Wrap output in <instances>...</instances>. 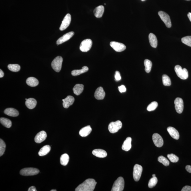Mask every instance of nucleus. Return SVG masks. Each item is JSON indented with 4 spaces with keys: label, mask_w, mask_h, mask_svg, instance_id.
I'll return each instance as SVG.
<instances>
[{
    "label": "nucleus",
    "mask_w": 191,
    "mask_h": 191,
    "mask_svg": "<svg viewBox=\"0 0 191 191\" xmlns=\"http://www.w3.org/2000/svg\"><path fill=\"white\" fill-rule=\"evenodd\" d=\"M97 182L93 179H88L79 185L75 191H93L94 190Z\"/></svg>",
    "instance_id": "nucleus-1"
},
{
    "label": "nucleus",
    "mask_w": 191,
    "mask_h": 191,
    "mask_svg": "<svg viewBox=\"0 0 191 191\" xmlns=\"http://www.w3.org/2000/svg\"><path fill=\"white\" fill-rule=\"evenodd\" d=\"M176 73L178 77L183 80L186 79L188 77V73L186 68L182 69L180 65H176L174 67Z\"/></svg>",
    "instance_id": "nucleus-2"
},
{
    "label": "nucleus",
    "mask_w": 191,
    "mask_h": 191,
    "mask_svg": "<svg viewBox=\"0 0 191 191\" xmlns=\"http://www.w3.org/2000/svg\"><path fill=\"white\" fill-rule=\"evenodd\" d=\"M124 180L122 177H119L115 181L112 191H122L124 188Z\"/></svg>",
    "instance_id": "nucleus-3"
},
{
    "label": "nucleus",
    "mask_w": 191,
    "mask_h": 191,
    "mask_svg": "<svg viewBox=\"0 0 191 191\" xmlns=\"http://www.w3.org/2000/svg\"><path fill=\"white\" fill-rule=\"evenodd\" d=\"M63 60V59L62 57L58 56L52 61V67L56 72H59L61 69Z\"/></svg>",
    "instance_id": "nucleus-4"
},
{
    "label": "nucleus",
    "mask_w": 191,
    "mask_h": 191,
    "mask_svg": "<svg viewBox=\"0 0 191 191\" xmlns=\"http://www.w3.org/2000/svg\"><path fill=\"white\" fill-rule=\"evenodd\" d=\"M122 127V123L120 121L118 120L116 122H112L109 125V131L111 133H115L121 129Z\"/></svg>",
    "instance_id": "nucleus-5"
},
{
    "label": "nucleus",
    "mask_w": 191,
    "mask_h": 191,
    "mask_svg": "<svg viewBox=\"0 0 191 191\" xmlns=\"http://www.w3.org/2000/svg\"><path fill=\"white\" fill-rule=\"evenodd\" d=\"M39 172V170L33 168H26L22 169L20 171L21 175L24 176L37 175Z\"/></svg>",
    "instance_id": "nucleus-6"
},
{
    "label": "nucleus",
    "mask_w": 191,
    "mask_h": 191,
    "mask_svg": "<svg viewBox=\"0 0 191 191\" xmlns=\"http://www.w3.org/2000/svg\"><path fill=\"white\" fill-rule=\"evenodd\" d=\"M158 15L160 17L161 20L163 21L166 26L168 28H171L172 24L170 16L168 14L163 11H159Z\"/></svg>",
    "instance_id": "nucleus-7"
},
{
    "label": "nucleus",
    "mask_w": 191,
    "mask_h": 191,
    "mask_svg": "<svg viewBox=\"0 0 191 191\" xmlns=\"http://www.w3.org/2000/svg\"><path fill=\"white\" fill-rule=\"evenodd\" d=\"M143 171V168L141 165L136 164L134 168L133 177L135 181H138L141 178Z\"/></svg>",
    "instance_id": "nucleus-8"
},
{
    "label": "nucleus",
    "mask_w": 191,
    "mask_h": 191,
    "mask_svg": "<svg viewBox=\"0 0 191 191\" xmlns=\"http://www.w3.org/2000/svg\"><path fill=\"white\" fill-rule=\"evenodd\" d=\"M92 45V41L90 39H86L82 41L80 46L81 51L86 52L90 50Z\"/></svg>",
    "instance_id": "nucleus-9"
},
{
    "label": "nucleus",
    "mask_w": 191,
    "mask_h": 191,
    "mask_svg": "<svg viewBox=\"0 0 191 191\" xmlns=\"http://www.w3.org/2000/svg\"><path fill=\"white\" fill-rule=\"evenodd\" d=\"M110 46L116 52H122L126 49V46L123 43L116 41H112L110 43Z\"/></svg>",
    "instance_id": "nucleus-10"
},
{
    "label": "nucleus",
    "mask_w": 191,
    "mask_h": 191,
    "mask_svg": "<svg viewBox=\"0 0 191 191\" xmlns=\"http://www.w3.org/2000/svg\"><path fill=\"white\" fill-rule=\"evenodd\" d=\"M174 104L176 111L179 114H181L184 109V103L181 98H177L174 100Z\"/></svg>",
    "instance_id": "nucleus-11"
},
{
    "label": "nucleus",
    "mask_w": 191,
    "mask_h": 191,
    "mask_svg": "<svg viewBox=\"0 0 191 191\" xmlns=\"http://www.w3.org/2000/svg\"><path fill=\"white\" fill-rule=\"evenodd\" d=\"M71 21V16L69 14H67L64 18L61 25L59 30L63 31L66 29L70 25Z\"/></svg>",
    "instance_id": "nucleus-12"
},
{
    "label": "nucleus",
    "mask_w": 191,
    "mask_h": 191,
    "mask_svg": "<svg viewBox=\"0 0 191 191\" xmlns=\"http://www.w3.org/2000/svg\"><path fill=\"white\" fill-rule=\"evenodd\" d=\"M152 138L153 142L156 147H161L163 146L164 144L163 138L159 134L157 133L154 134Z\"/></svg>",
    "instance_id": "nucleus-13"
},
{
    "label": "nucleus",
    "mask_w": 191,
    "mask_h": 191,
    "mask_svg": "<svg viewBox=\"0 0 191 191\" xmlns=\"http://www.w3.org/2000/svg\"><path fill=\"white\" fill-rule=\"evenodd\" d=\"M74 33L73 32H71L68 33L64 35L62 37L58 39L56 41V44L57 45L62 44L63 43L68 41L74 35Z\"/></svg>",
    "instance_id": "nucleus-14"
},
{
    "label": "nucleus",
    "mask_w": 191,
    "mask_h": 191,
    "mask_svg": "<svg viewBox=\"0 0 191 191\" xmlns=\"http://www.w3.org/2000/svg\"><path fill=\"white\" fill-rule=\"evenodd\" d=\"M47 137V134L45 131H42L39 132L36 136L34 140L37 143H40L45 140Z\"/></svg>",
    "instance_id": "nucleus-15"
},
{
    "label": "nucleus",
    "mask_w": 191,
    "mask_h": 191,
    "mask_svg": "<svg viewBox=\"0 0 191 191\" xmlns=\"http://www.w3.org/2000/svg\"><path fill=\"white\" fill-rule=\"evenodd\" d=\"M74 98L73 97L71 96H68L67 98L65 99H63V106L64 108H68L70 106L72 105L74 102Z\"/></svg>",
    "instance_id": "nucleus-16"
},
{
    "label": "nucleus",
    "mask_w": 191,
    "mask_h": 191,
    "mask_svg": "<svg viewBox=\"0 0 191 191\" xmlns=\"http://www.w3.org/2000/svg\"><path fill=\"white\" fill-rule=\"evenodd\" d=\"M95 97L98 100H102L104 99L105 96V92L102 87H98L95 91Z\"/></svg>",
    "instance_id": "nucleus-17"
},
{
    "label": "nucleus",
    "mask_w": 191,
    "mask_h": 191,
    "mask_svg": "<svg viewBox=\"0 0 191 191\" xmlns=\"http://www.w3.org/2000/svg\"><path fill=\"white\" fill-rule=\"evenodd\" d=\"M167 131L170 135L173 138L176 140L179 139L180 138V134H179L178 131L175 128L172 127H168L167 128Z\"/></svg>",
    "instance_id": "nucleus-18"
},
{
    "label": "nucleus",
    "mask_w": 191,
    "mask_h": 191,
    "mask_svg": "<svg viewBox=\"0 0 191 191\" xmlns=\"http://www.w3.org/2000/svg\"><path fill=\"white\" fill-rule=\"evenodd\" d=\"M92 153L94 156L100 158H105L106 157L107 155L106 152L101 149L94 150Z\"/></svg>",
    "instance_id": "nucleus-19"
},
{
    "label": "nucleus",
    "mask_w": 191,
    "mask_h": 191,
    "mask_svg": "<svg viewBox=\"0 0 191 191\" xmlns=\"http://www.w3.org/2000/svg\"><path fill=\"white\" fill-rule=\"evenodd\" d=\"M131 141L132 138L130 137L127 138L123 143L122 146V149L125 151H128L130 150L131 148Z\"/></svg>",
    "instance_id": "nucleus-20"
},
{
    "label": "nucleus",
    "mask_w": 191,
    "mask_h": 191,
    "mask_svg": "<svg viewBox=\"0 0 191 191\" xmlns=\"http://www.w3.org/2000/svg\"><path fill=\"white\" fill-rule=\"evenodd\" d=\"M104 7L102 5H100L96 7L93 11L95 17L98 18L102 17L104 12Z\"/></svg>",
    "instance_id": "nucleus-21"
},
{
    "label": "nucleus",
    "mask_w": 191,
    "mask_h": 191,
    "mask_svg": "<svg viewBox=\"0 0 191 191\" xmlns=\"http://www.w3.org/2000/svg\"><path fill=\"white\" fill-rule=\"evenodd\" d=\"M92 130V129L91 126L89 125V126L85 127L80 130L79 134L80 136L81 137H86L90 134Z\"/></svg>",
    "instance_id": "nucleus-22"
},
{
    "label": "nucleus",
    "mask_w": 191,
    "mask_h": 191,
    "mask_svg": "<svg viewBox=\"0 0 191 191\" xmlns=\"http://www.w3.org/2000/svg\"><path fill=\"white\" fill-rule=\"evenodd\" d=\"M5 114L12 117H16L19 115V112L17 110L13 108H7L4 110Z\"/></svg>",
    "instance_id": "nucleus-23"
},
{
    "label": "nucleus",
    "mask_w": 191,
    "mask_h": 191,
    "mask_svg": "<svg viewBox=\"0 0 191 191\" xmlns=\"http://www.w3.org/2000/svg\"><path fill=\"white\" fill-rule=\"evenodd\" d=\"M37 101L33 98L27 99L25 102L26 107L29 109L32 110L37 105Z\"/></svg>",
    "instance_id": "nucleus-24"
},
{
    "label": "nucleus",
    "mask_w": 191,
    "mask_h": 191,
    "mask_svg": "<svg viewBox=\"0 0 191 191\" xmlns=\"http://www.w3.org/2000/svg\"><path fill=\"white\" fill-rule=\"evenodd\" d=\"M149 41L151 46L154 48H156L158 45V40L156 35L150 33L149 35Z\"/></svg>",
    "instance_id": "nucleus-25"
},
{
    "label": "nucleus",
    "mask_w": 191,
    "mask_h": 191,
    "mask_svg": "<svg viewBox=\"0 0 191 191\" xmlns=\"http://www.w3.org/2000/svg\"><path fill=\"white\" fill-rule=\"evenodd\" d=\"M26 83L28 85L31 87H35L38 85L39 81L35 77H28L27 79Z\"/></svg>",
    "instance_id": "nucleus-26"
},
{
    "label": "nucleus",
    "mask_w": 191,
    "mask_h": 191,
    "mask_svg": "<svg viewBox=\"0 0 191 191\" xmlns=\"http://www.w3.org/2000/svg\"><path fill=\"white\" fill-rule=\"evenodd\" d=\"M83 89H84V86L81 84H77L74 86L73 88V91L74 94L78 96L83 92Z\"/></svg>",
    "instance_id": "nucleus-27"
},
{
    "label": "nucleus",
    "mask_w": 191,
    "mask_h": 191,
    "mask_svg": "<svg viewBox=\"0 0 191 191\" xmlns=\"http://www.w3.org/2000/svg\"><path fill=\"white\" fill-rule=\"evenodd\" d=\"M89 70V68L87 66H83L82 69L74 70L71 71V75L74 76L80 75V74L87 72Z\"/></svg>",
    "instance_id": "nucleus-28"
},
{
    "label": "nucleus",
    "mask_w": 191,
    "mask_h": 191,
    "mask_svg": "<svg viewBox=\"0 0 191 191\" xmlns=\"http://www.w3.org/2000/svg\"><path fill=\"white\" fill-rule=\"evenodd\" d=\"M51 150L50 146L49 145H46L42 148L38 153L40 156H44L50 152Z\"/></svg>",
    "instance_id": "nucleus-29"
},
{
    "label": "nucleus",
    "mask_w": 191,
    "mask_h": 191,
    "mask_svg": "<svg viewBox=\"0 0 191 191\" xmlns=\"http://www.w3.org/2000/svg\"><path fill=\"white\" fill-rule=\"evenodd\" d=\"M0 122L4 126L7 128H9L12 126V122L9 119L4 118H1Z\"/></svg>",
    "instance_id": "nucleus-30"
},
{
    "label": "nucleus",
    "mask_w": 191,
    "mask_h": 191,
    "mask_svg": "<svg viewBox=\"0 0 191 191\" xmlns=\"http://www.w3.org/2000/svg\"><path fill=\"white\" fill-rule=\"evenodd\" d=\"M69 157L67 154H64L61 156L60 158V163L62 165L66 166L67 165L69 161Z\"/></svg>",
    "instance_id": "nucleus-31"
},
{
    "label": "nucleus",
    "mask_w": 191,
    "mask_h": 191,
    "mask_svg": "<svg viewBox=\"0 0 191 191\" xmlns=\"http://www.w3.org/2000/svg\"><path fill=\"white\" fill-rule=\"evenodd\" d=\"M144 66L145 67V70L146 72L149 73L150 72L152 66L151 61L148 59H146L144 61Z\"/></svg>",
    "instance_id": "nucleus-32"
},
{
    "label": "nucleus",
    "mask_w": 191,
    "mask_h": 191,
    "mask_svg": "<svg viewBox=\"0 0 191 191\" xmlns=\"http://www.w3.org/2000/svg\"><path fill=\"white\" fill-rule=\"evenodd\" d=\"M8 69L13 72H17L20 71L21 67L18 64H9L7 66Z\"/></svg>",
    "instance_id": "nucleus-33"
},
{
    "label": "nucleus",
    "mask_w": 191,
    "mask_h": 191,
    "mask_svg": "<svg viewBox=\"0 0 191 191\" xmlns=\"http://www.w3.org/2000/svg\"><path fill=\"white\" fill-rule=\"evenodd\" d=\"M162 83L164 86H169L171 84L170 78L168 75L164 74L162 76Z\"/></svg>",
    "instance_id": "nucleus-34"
},
{
    "label": "nucleus",
    "mask_w": 191,
    "mask_h": 191,
    "mask_svg": "<svg viewBox=\"0 0 191 191\" xmlns=\"http://www.w3.org/2000/svg\"><path fill=\"white\" fill-rule=\"evenodd\" d=\"M158 161L160 163L163 164V165L166 166H168L169 165V161L163 156H159L158 158Z\"/></svg>",
    "instance_id": "nucleus-35"
},
{
    "label": "nucleus",
    "mask_w": 191,
    "mask_h": 191,
    "mask_svg": "<svg viewBox=\"0 0 191 191\" xmlns=\"http://www.w3.org/2000/svg\"><path fill=\"white\" fill-rule=\"evenodd\" d=\"M158 183V179L156 177H153L150 179L148 183V187L150 188L154 187Z\"/></svg>",
    "instance_id": "nucleus-36"
},
{
    "label": "nucleus",
    "mask_w": 191,
    "mask_h": 191,
    "mask_svg": "<svg viewBox=\"0 0 191 191\" xmlns=\"http://www.w3.org/2000/svg\"><path fill=\"white\" fill-rule=\"evenodd\" d=\"M182 42L189 47H191V36H188L182 38Z\"/></svg>",
    "instance_id": "nucleus-37"
},
{
    "label": "nucleus",
    "mask_w": 191,
    "mask_h": 191,
    "mask_svg": "<svg viewBox=\"0 0 191 191\" xmlns=\"http://www.w3.org/2000/svg\"><path fill=\"white\" fill-rule=\"evenodd\" d=\"M158 106V103L156 101H154L149 104L147 107V110L149 112L153 111L156 109Z\"/></svg>",
    "instance_id": "nucleus-38"
},
{
    "label": "nucleus",
    "mask_w": 191,
    "mask_h": 191,
    "mask_svg": "<svg viewBox=\"0 0 191 191\" xmlns=\"http://www.w3.org/2000/svg\"><path fill=\"white\" fill-rule=\"evenodd\" d=\"M6 148V144L1 139H0V156L4 154Z\"/></svg>",
    "instance_id": "nucleus-39"
},
{
    "label": "nucleus",
    "mask_w": 191,
    "mask_h": 191,
    "mask_svg": "<svg viewBox=\"0 0 191 191\" xmlns=\"http://www.w3.org/2000/svg\"><path fill=\"white\" fill-rule=\"evenodd\" d=\"M167 156L171 162L174 163V162H177L179 160V158L176 155L173 154H168Z\"/></svg>",
    "instance_id": "nucleus-40"
},
{
    "label": "nucleus",
    "mask_w": 191,
    "mask_h": 191,
    "mask_svg": "<svg viewBox=\"0 0 191 191\" xmlns=\"http://www.w3.org/2000/svg\"><path fill=\"white\" fill-rule=\"evenodd\" d=\"M115 78L116 81H119L121 80V77L120 72L119 71H116L115 72Z\"/></svg>",
    "instance_id": "nucleus-41"
},
{
    "label": "nucleus",
    "mask_w": 191,
    "mask_h": 191,
    "mask_svg": "<svg viewBox=\"0 0 191 191\" xmlns=\"http://www.w3.org/2000/svg\"><path fill=\"white\" fill-rule=\"evenodd\" d=\"M118 89L119 91H120L121 93H123V92H125L126 91V87L124 85H122L120 86H119Z\"/></svg>",
    "instance_id": "nucleus-42"
},
{
    "label": "nucleus",
    "mask_w": 191,
    "mask_h": 191,
    "mask_svg": "<svg viewBox=\"0 0 191 191\" xmlns=\"http://www.w3.org/2000/svg\"><path fill=\"white\" fill-rule=\"evenodd\" d=\"M182 191H191V186H186L183 187L182 189Z\"/></svg>",
    "instance_id": "nucleus-43"
},
{
    "label": "nucleus",
    "mask_w": 191,
    "mask_h": 191,
    "mask_svg": "<svg viewBox=\"0 0 191 191\" xmlns=\"http://www.w3.org/2000/svg\"><path fill=\"white\" fill-rule=\"evenodd\" d=\"M186 169L188 172L191 173V166L189 165L186 166Z\"/></svg>",
    "instance_id": "nucleus-44"
},
{
    "label": "nucleus",
    "mask_w": 191,
    "mask_h": 191,
    "mask_svg": "<svg viewBox=\"0 0 191 191\" xmlns=\"http://www.w3.org/2000/svg\"><path fill=\"white\" fill-rule=\"evenodd\" d=\"M28 191H37L36 189L35 186H32L30 187L28 189Z\"/></svg>",
    "instance_id": "nucleus-45"
},
{
    "label": "nucleus",
    "mask_w": 191,
    "mask_h": 191,
    "mask_svg": "<svg viewBox=\"0 0 191 191\" xmlns=\"http://www.w3.org/2000/svg\"><path fill=\"white\" fill-rule=\"evenodd\" d=\"M4 73L2 70L0 69V77H4Z\"/></svg>",
    "instance_id": "nucleus-46"
},
{
    "label": "nucleus",
    "mask_w": 191,
    "mask_h": 191,
    "mask_svg": "<svg viewBox=\"0 0 191 191\" xmlns=\"http://www.w3.org/2000/svg\"><path fill=\"white\" fill-rule=\"evenodd\" d=\"M188 17L191 22V13H189L188 14Z\"/></svg>",
    "instance_id": "nucleus-47"
},
{
    "label": "nucleus",
    "mask_w": 191,
    "mask_h": 191,
    "mask_svg": "<svg viewBox=\"0 0 191 191\" xmlns=\"http://www.w3.org/2000/svg\"><path fill=\"white\" fill-rule=\"evenodd\" d=\"M152 177H156V175L155 174H153V175H152Z\"/></svg>",
    "instance_id": "nucleus-48"
},
{
    "label": "nucleus",
    "mask_w": 191,
    "mask_h": 191,
    "mask_svg": "<svg viewBox=\"0 0 191 191\" xmlns=\"http://www.w3.org/2000/svg\"><path fill=\"white\" fill-rule=\"evenodd\" d=\"M51 191H56V190H55V189H53V190H51Z\"/></svg>",
    "instance_id": "nucleus-49"
},
{
    "label": "nucleus",
    "mask_w": 191,
    "mask_h": 191,
    "mask_svg": "<svg viewBox=\"0 0 191 191\" xmlns=\"http://www.w3.org/2000/svg\"><path fill=\"white\" fill-rule=\"evenodd\" d=\"M142 1H146V0H141Z\"/></svg>",
    "instance_id": "nucleus-50"
},
{
    "label": "nucleus",
    "mask_w": 191,
    "mask_h": 191,
    "mask_svg": "<svg viewBox=\"0 0 191 191\" xmlns=\"http://www.w3.org/2000/svg\"><path fill=\"white\" fill-rule=\"evenodd\" d=\"M186 1H190V0H186Z\"/></svg>",
    "instance_id": "nucleus-51"
},
{
    "label": "nucleus",
    "mask_w": 191,
    "mask_h": 191,
    "mask_svg": "<svg viewBox=\"0 0 191 191\" xmlns=\"http://www.w3.org/2000/svg\"><path fill=\"white\" fill-rule=\"evenodd\" d=\"M25 100H27V98H26V99H25Z\"/></svg>",
    "instance_id": "nucleus-52"
}]
</instances>
